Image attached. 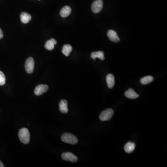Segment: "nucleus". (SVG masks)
I'll list each match as a JSON object with an SVG mask.
<instances>
[{
    "label": "nucleus",
    "mask_w": 167,
    "mask_h": 167,
    "mask_svg": "<svg viewBox=\"0 0 167 167\" xmlns=\"http://www.w3.org/2000/svg\"><path fill=\"white\" fill-rule=\"evenodd\" d=\"M18 136L20 141L24 144H28L29 142L30 135L28 129L26 128L21 129L19 130Z\"/></svg>",
    "instance_id": "1"
},
{
    "label": "nucleus",
    "mask_w": 167,
    "mask_h": 167,
    "mask_svg": "<svg viewBox=\"0 0 167 167\" xmlns=\"http://www.w3.org/2000/svg\"><path fill=\"white\" fill-rule=\"evenodd\" d=\"M61 140L63 142L71 144H76L78 142L77 137L71 133L63 134L61 137Z\"/></svg>",
    "instance_id": "2"
},
{
    "label": "nucleus",
    "mask_w": 167,
    "mask_h": 167,
    "mask_svg": "<svg viewBox=\"0 0 167 167\" xmlns=\"http://www.w3.org/2000/svg\"><path fill=\"white\" fill-rule=\"evenodd\" d=\"M114 114V111L112 109H107L103 111L99 115V118L102 121L109 120Z\"/></svg>",
    "instance_id": "3"
},
{
    "label": "nucleus",
    "mask_w": 167,
    "mask_h": 167,
    "mask_svg": "<svg viewBox=\"0 0 167 167\" xmlns=\"http://www.w3.org/2000/svg\"><path fill=\"white\" fill-rule=\"evenodd\" d=\"M103 2L102 0H95L91 5V10L94 13H99L102 10Z\"/></svg>",
    "instance_id": "4"
},
{
    "label": "nucleus",
    "mask_w": 167,
    "mask_h": 167,
    "mask_svg": "<svg viewBox=\"0 0 167 167\" xmlns=\"http://www.w3.org/2000/svg\"><path fill=\"white\" fill-rule=\"evenodd\" d=\"M25 69L29 74L33 73L34 70V61L33 58L30 57L26 60L25 63Z\"/></svg>",
    "instance_id": "5"
},
{
    "label": "nucleus",
    "mask_w": 167,
    "mask_h": 167,
    "mask_svg": "<svg viewBox=\"0 0 167 167\" xmlns=\"http://www.w3.org/2000/svg\"><path fill=\"white\" fill-rule=\"evenodd\" d=\"M61 157L66 161H70L72 162H75L78 161V157L75 155L71 152H65L62 153Z\"/></svg>",
    "instance_id": "6"
},
{
    "label": "nucleus",
    "mask_w": 167,
    "mask_h": 167,
    "mask_svg": "<svg viewBox=\"0 0 167 167\" xmlns=\"http://www.w3.org/2000/svg\"><path fill=\"white\" fill-rule=\"evenodd\" d=\"M49 89V87L46 85H38L34 90V94L37 96L42 95L43 93L47 92Z\"/></svg>",
    "instance_id": "7"
},
{
    "label": "nucleus",
    "mask_w": 167,
    "mask_h": 167,
    "mask_svg": "<svg viewBox=\"0 0 167 167\" xmlns=\"http://www.w3.org/2000/svg\"><path fill=\"white\" fill-rule=\"evenodd\" d=\"M107 35L108 37L111 41L118 42L120 41L119 37L118 36L117 33L114 30H109L107 33Z\"/></svg>",
    "instance_id": "8"
},
{
    "label": "nucleus",
    "mask_w": 167,
    "mask_h": 167,
    "mask_svg": "<svg viewBox=\"0 0 167 167\" xmlns=\"http://www.w3.org/2000/svg\"><path fill=\"white\" fill-rule=\"evenodd\" d=\"M60 111L63 113H67L68 111V102L66 100L63 99L60 102L59 104Z\"/></svg>",
    "instance_id": "9"
},
{
    "label": "nucleus",
    "mask_w": 167,
    "mask_h": 167,
    "mask_svg": "<svg viewBox=\"0 0 167 167\" xmlns=\"http://www.w3.org/2000/svg\"><path fill=\"white\" fill-rule=\"evenodd\" d=\"M71 11V8L69 6H65L61 9L60 11V14L62 17L65 18V17H68L70 14Z\"/></svg>",
    "instance_id": "10"
},
{
    "label": "nucleus",
    "mask_w": 167,
    "mask_h": 167,
    "mask_svg": "<svg viewBox=\"0 0 167 167\" xmlns=\"http://www.w3.org/2000/svg\"><path fill=\"white\" fill-rule=\"evenodd\" d=\"M21 21L24 24L29 23L32 19L30 14L26 12H22L20 15Z\"/></svg>",
    "instance_id": "11"
},
{
    "label": "nucleus",
    "mask_w": 167,
    "mask_h": 167,
    "mask_svg": "<svg viewBox=\"0 0 167 167\" xmlns=\"http://www.w3.org/2000/svg\"><path fill=\"white\" fill-rule=\"evenodd\" d=\"M57 44V41L54 39H51L46 42L45 48L48 50H52L54 49V46Z\"/></svg>",
    "instance_id": "12"
},
{
    "label": "nucleus",
    "mask_w": 167,
    "mask_h": 167,
    "mask_svg": "<svg viewBox=\"0 0 167 167\" xmlns=\"http://www.w3.org/2000/svg\"><path fill=\"white\" fill-rule=\"evenodd\" d=\"M125 97L130 99H136L138 98L139 95L137 94L132 89H129L125 92Z\"/></svg>",
    "instance_id": "13"
},
{
    "label": "nucleus",
    "mask_w": 167,
    "mask_h": 167,
    "mask_svg": "<svg viewBox=\"0 0 167 167\" xmlns=\"http://www.w3.org/2000/svg\"><path fill=\"white\" fill-rule=\"evenodd\" d=\"M107 82L109 88H112L115 85V78L112 74H109L107 76Z\"/></svg>",
    "instance_id": "14"
},
{
    "label": "nucleus",
    "mask_w": 167,
    "mask_h": 167,
    "mask_svg": "<svg viewBox=\"0 0 167 167\" xmlns=\"http://www.w3.org/2000/svg\"><path fill=\"white\" fill-rule=\"evenodd\" d=\"M135 149V144L134 142H128L125 144L124 150L125 152L128 153H131L134 151Z\"/></svg>",
    "instance_id": "15"
},
{
    "label": "nucleus",
    "mask_w": 167,
    "mask_h": 167,
    "mask_svg": "<svg viewBox=\"0 0 167 167\" xmlns=\"http://www.w3.org/2000/svg\"><path fill=\"white\" fill-rule=\"evenodd\" d=\"M91 58L94 60L98 58L103 60H104V53L103 51L94 52L91 53Z\"/></svg>",
    "instance_id": "16"
},
{
    "label": "nucleus",
    "mask_w": 167,
    "mask_h": 167,
    "mask_svg": "<svg viewBox=\"0 0 167 167\" xmlns=\"http://www.w3.org/2000/svg\"><path fill=\"white\" fill-rule=\"evenodd\" d=\"M72 49V47L70 45L67 44L63 46L62 52L64 55H66V56H68L70 54Z\"/></svg>",
    "instance_id": "17"
},
{
    "label": "nucleus",
    "mask_w": 167,
    "mask_h": 167,
    "mask_svg": "<svg viewBox=\"0 0 167 167\" xmlns=\"http://www.w3.org/2000/svg\"><path fill=\"white\" fill-rule=\"evenodd\" d=\"M153 80H154V78L153 77L151 76H147L142 78L141 79L140 82L142 85H147L153 81Z\"/></svg>",
    "instance_id": "18"
},
{
    "label": "nucleus",
    "mask_w": 167,
    "mask_h": 167,
    "mask_svg": "<svg viewBox=\"0 0 167 167\" xmlns=\"http://www.w3.org/2000/svg\"><path fill=\"white\" fill-rule=\"evenodd\" d=\"M6 82V77L4 73L0 71V86H3Z\"/></svg>",
    "instance_id": "19"
},
{
    "label": "nucleus",
    "mask_w": 167,
    "mask_h": 167,
    "mask_svg": "<svg viewBox=\"0 0 167 167\" xmlns=\"http://www.w3.org/2000/svg\"><path fill=\"white\" fill-rule=\"evenodd\" d=\"M3 37V33L1 29H0V39H2Z\"/></svg>",
    "instance_id": "20"
},
{
    "label": "nucleus",
    "mask_w": 167,
    "mask_h": 167,
    "mask_svg": "<svg viewBox=\"0 0 167 167\" xmlns=\"http://www.w3.org/2000/svg\"><path fill=\"white\" fill-rule=\"evenodd\" d=\"M4 165H3V163H2V162L1 161H0V167H4Z\"/></svg>",
    "instance_id": "21"
}]
</instances>
